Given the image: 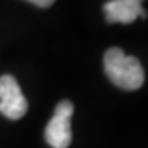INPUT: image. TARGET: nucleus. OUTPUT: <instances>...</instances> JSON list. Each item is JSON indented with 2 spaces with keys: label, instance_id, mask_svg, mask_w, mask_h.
<instances>
[{
  "label": "nucleus",
  "instance_id": "obj_1",
  "mask_svg": "<svg viewBox=\"0 0 148 148\" xmlns=\"http://www.w3.org/2000/svg\"><path fill=\"white\" fill-rule=\"evenodd\" d=\"M104 71L112 84L123 90H137L145 82V69L135 56H128L122 48L112 46L104 53Z\"/></svg>",
  "mask_w": 148,
  "mask_h": 148
},
{
  "label": "nucleus",
  "instance_id": "obj_4",
  "mask_svg": "<svg viewBox=\"0 0 148 148\" xmlns=\"http://www.w3.org/2000/svg\"><path fill=\"white\" fill-rule=\"evenodd\" d=\"M107 23L130 25L137 18H147V10L143 8V0H109L104 3Z\"/></svg>",
  "mask_w": 148,
  "mask_h": 148
},
{
  "label": "nucleus",
  "instance_id": "obj_5",
  "mask_svg": "<svg viewBox=\"0 0 148 148\" xmlns=\"http://www.w3.org/2000/svg\"><path fill=\"white\" fill-rule=\"evenodd\" d=\"M27 2H30V3H33V5L40 7V8H48V7L53 5L56 0H27Z\"/></svg>",
  "mask_w": 148,
  "mask_h": 148
},
{
  "label": "nucleus",
  "instance_id": "obj_3",
  "mask_svg": "<svg viewBox=\"0 0 148 148\" xmlns=\"http://www.w3.org/2000/svg\"><path fill=\"white\" fill-rule=\"evenodd\" d=\"M0 112L10 120H20L28 112L27 97L12 74H3L0 77Z\"/></svg>",
  "mask_w": 148,
  "mask_h": 148
},
{
  "label": "nucleus",
  "instance_id": "obj_2",
  "mask_svg": "<svg viewBox=\"0 0 148 148\" xmlns=\"http://www.w3.org/2000/svg\"><path fill=\"white\" fill-rule=\"evenodd\" d=\"M74 106L71 101H61L54 109V115L45 128V140L51 148H68L73 142L71 119Z\"/></svg>",
  "mask_w": 148,
  "mask_h": 148
}]
</instances>
